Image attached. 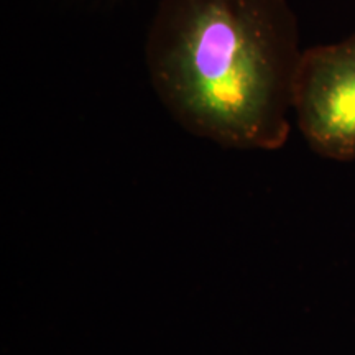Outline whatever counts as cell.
<instances>
[{
  "instance_id": "cell-1",
  "label": "cell",
  "mask_w": 355,
  "mask_h": 355,
  "mask_svg": "<svg viewBox=\"0 0 355 355\" xmlns=\"http://www.w3.org/2000/svg\"><path fill=\"white\" fill-rule=\"evenodd\" d=\"M301 55L286 0H159L146 40L150 81L171 117L241 150L286 144Z\"/></svg>"
},
{
  "instance_id": "cell-2",
  "label": "cell",
  "mask_w": 355,
  "mask_h": 355,
  "mask_svg": "<svg viewBox=\"0 0 355 355\" xmlns=\"http://www.w3.org/2000/svg\"><path fill=\"white\" fill-rule=\"evenodd\" d=\"M293 114L313 152L337 162L355 159V33L303 51Z\"/></svg>"
}]
</instances>
